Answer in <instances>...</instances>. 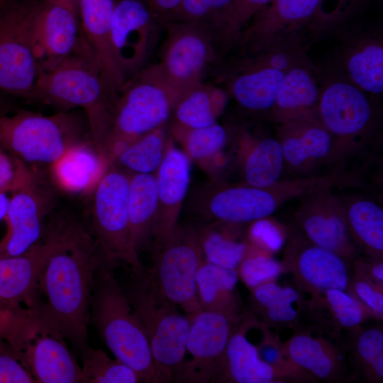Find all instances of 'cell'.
Segmentation results:
<instances>
[{
  "instance_id": "cell-3",
  "label": "cell",
  "mask_w": 383,
  "mask_h": 383,
  "mask_svg": "<svg viewBox=\"0 0 383 383\" xmlns=\"http://www.w3.org/2000/svg\"><path fill=\"white\" fill-rule=\"evenodd\" d=\"M112 267L106 262L96 271L90 322L115 357L133 370L143 382L160 383L145 328L115 279Z\"/></svg>"
},
{
  "instance_id": "cell-28",
  "label": "cell",
  "mask_w": 383,
  "mask_h": 383,
  "mask_svg": "<svg viewBox=\"0 0 383 383\" xmlns=\"http://www.w3.org/2000/svg\"><path fill=\"white\" fill-rule=\"evenodd\" d=\"M284 73L243 60L229 82L230 89L238 103L247 110L271 109L275 104Z\"/></svg>"
},
{
  "instance_id": "cell-44",
  "label": "cell",
  "mask_w": 383,
  "mask_h": 383,
  "mask_svg": "<svg viewBox=\"0 0 383 383\" xmlns=\"http://www.w3.org/2000/svg\"><path fill=\"white\" fill-rule=\"evenodd\" d=\"M237 271L238 276L250 289L262 284L274 282L282 273L286 272L283 263L265 252L255 254L247 252Z\"/></svg>"
},
{
  "instance_id": "cell-25",
  "label": "cell",
  "mask_w": 383,
  "mask_h": 383,
  "mask_svg": "<svg viewBox=\"0 0 383 383\" xmlns=\"http://www.w3.org/2000/svg\"><path fill=\"white\" fill-rule=\"evenodd\" d=\"M320 92L306 65H296L285 72L273 108V116L281 123L317 120Z\"/></svg>"
},
{
  "instance_id": "cell-54",
  "label": "cell",
  "mask_w": 383,
  "mask_h": 383,
  "mask_svg": "<svg viewBox=\"0 0 383 383\" xmlns=\"http://www.w3.org/2000/svg\"><path fill=\"white\" fill-rule=\"evenodd\" d=\"M6 194V192H0V221L5 220L6 215L10 199Z\"/></svg>"
},
{
  "instance_id": "cell-18",
  "label": "cell",
  "mask_w": 383,
  "mask_h": 383,
  "mask_svg": "<svg viewBox=\"0 0 383 383\" xmlns=\"http://www.w3.org/2000/svg\"><path fill=\"white\" fill-rule=\"evenodd\" d=\"M282 263L286 272L293 275L297 289L310 297L329 289L347 291L352 276L348 262L299 233L289 238Z\"/></svg>"
},
{
  "instance_id": "cell-22",
  "label": "cell",
  "mask_w": 383,
  "mask_h": 383,
  "mask_svg": "<svg viewBox=\"0 0 383 383\" xmlns=\"http://www.w3.org/2000/svg\"><path fill=\"white\" fill-rule=\"evenodd\" d=\"M82 35L93 52L110 90L116 96L126 81L111 40L113 0H77Z\"/></svg>"
},
{
  "instance_id": "cell-45",
  "label": "cell",
  "mask_w": 383,
  "mask_h": 383,
  "mask_svg": "<svg viewBox=\"0 0 383 383\" xmlns=\"http://www.w3.org/2000/svg\"><path fill=\"white\" fill-rule=\"evenodd\" d=\"M38 182L30 166L0 145V192L13 193Z\"/></svg>"
},
{
  "instance_id": "cell-20",
  "label": "cell",
  "mask_w": 383,
  "mask_h": 383,
  "mask_svg": "<svg viewBox=\"0 0 383 383\" xmlns=\"http://www.w3.org/2000/svg\"><path fill=\"white\" fill-rule=\"evenodd\" d=\"M50 199L38 182L13 193L4 220L8 230L0 243V257L21 255L42 240Z\"/></svg>"
},
{
  "instance_id": "cell-2",
  "label": "cell",
  "mask_w": 383,
  "mask_h": 383,
  "mask_svg": "<svg viewBox=\"0 0 383 383\" xmlns=\"http://www.w3.org/2000/svg\"><path fill=\"white\" fill-rule=\"evenodd\" d=\"M118 96L109 89L84 39L72 54L50 71H39L26 99L59 111L81 109L87 118L93 144L107 162V148Z\"/></svg>"
},
{
  "instance_id": "cell-9",
  "label": "cell",
  "mask_w": 383,
  "mask_h": 383,
  "mask_svg": "<svg viewBox=\"0 0 383 383\" xmlns=\"http://www.w3.org/2000/svg\"><path fill=\"white\" fill-rule=\"evenodd\" d=\"M40 1L6 0L0 4V91L25 100L40 71L31 28Z\"/></svg>"
},
{
  "instance_id": "cell-31",
  "label": "cell",
  "mask_w": 383,
  "mask_h": 383,
  "mask_svg": "<svg viewBox=\"0 0 383 383\" xmlns=\"http://www.w3.org/2000/svg\"><path fill=\"white\" fill-rule=\"evenodd\" d=\"M251 301L261 323L269 328L295 329L299 326L301 312L306 306L298 289L282 287L274 282L251 289Z\"/></svg>"
},
{
  "instance_id": "cell-50",
  "label": "cell",
  "mask_w": 383,
  "mask_h": 383,
  "mask_svg": "<svg viewBox=\"0 0 383 383\" xmlns=\"http://www.w3.org/2000/svg\"><path fill=\"white\" fill-rule=\"evenodd\" d=\"M24 306H11L0 299V340H6L13 331Z\"/></svg>"
},
{
  "instance_id": "cell-51",
  "label": "cell",
  "mask_w": 383,
  "mask_h": 383,
  "mask_svg": "<svg viewBox=\"0 0 383 383\" xmlns=\"http://www.w3.org/2000/svg\"><path fill=\"white\" fill-rule=\"evenodd\" d=\"M153 14L163 26L171 21L182 0H146Z\"/></svg>"
},
{
  "instance_id": "cell-47",
  "label": "cell",
  "mask_w": 383,
  "mask_h": 383,
  "mask_svg": "<svg viewBox=\"0 0 383 383\" xmlns=\"http://www.w3.org/2000/svg\"><path fill=\"white\" fill-rule=\"evenodd\" d=\"M248 238L255 248L273 253L283 248L286 234L277 223L263 218L252 222L249 228Z\"/></svg>"
},
{
  "instance_id": "cell-8",
  "label": "cell",
  "mask_w": 383,
  "mask_h": 383,
  "mask_svg": "<svg viewBox=\"0 0 383 383\" xmlns=\"http://www.w3.org/2000/svg\"><path fill=\"white\" fill-rule=\"evenodd\" d=\"M131 173L110 165L91 192V218L87 224L109 265L124 262L134 274L144 268L133 244L129 215Z\"/></svg>"
},
{
  "instance_id": "cell-19",
  "label": "cell",
  "mask_w": 383,
  "mask_h": 383,
  "mask_svg": "<svg viewBox=\"0 0 383 383\" xmlns=\"http://www.w3.org/2000/svg\"><path fill=\"white\" fill-rule=\"evenodd\" d=\"M155 177L157 209L151 245L154 254L177 226L191 178V159L184 150L174 146L171 138Z\"/></svg>"
},
{
  "instance_id": "cell-26",
  "label": "cell",
  "mask_w": 383,
  "mask_h": 383,
  "mask_svg": "<svg viewBox=\"0 0 383 383\" xmlns=\"http://www.w3.org/2000/svg\"><path fill=\"white\" fill-rule=\"evenodd\" d=\"M91 140L70 148L52 164L51 174L54 182L65 192H91L108 167Z\"/></svg>"
},
{
  "instance_id": "cell-32",
  "label": "cell",
  "mask_w": 383,
  "mask_h": 383,
  "mask_svg": "<svg viewBox=\"0 0 383 383\" xmlns=\"http://www.w3.org/2000/svg\"><path fill=\"white\" fill-rule=\"evenodd\" d=\"M235 0H182L170 21L199 25L214 40L218 50L236 43L233 28Z\"/></svg>"
},
{
  "instance_id": "cell-21",
  "label": "cell",
  "mask_w": 383,
  "mask_h": 383,
  "mask_svg": "<svg viewBox=\"0 0 383 383\" xmlns=\"http://www.w3.org/2000/svg\"><path fill=\"white\" fill-rule=\"evenodd\" d=\"M318 116L332 135L352 139L368 129L372 121L371 104L362 90L355 84L335 81L320 94Z\"/></svg>"
},
{
  "instance_id": "cell-41",
  "label": "cell",
  "mask_w": 383,
  "mask_h": 383,
  "mask_svg": "<svg viewBox=\"0 0 383 383\" xmlns=\"http://www.w3.org/2000/svg\"><path fill=\"white\" fill-rule=\"evenodd\" d=\"M81 383H137L141 377L130 367L101 349L85 346L81 350Z\"/></svg>"
},
{
  "instance_id": "cell-46",
  "label": "cell",
  "mask_w": 383,
  "mask_h": 383,
  "mask_svg": "<svg viewBox=\"0 0 383 383\" xmlns=\"http://www.w3.org/2000/svg\"><path fill=\"white\" fill-rule=\"evenodd\" d=\"M383 284L362 276L352 277L347 292L360 304L369 316L382 319Z\"/></svg>"
},
{
  "instance_id": "cell-15",
  "label": "cell",
  "mask_w": 383,
  "mask_h": 383,
  "mask_svg": "<svg viewBox=\"0 0 383 383\" xmlns=\"http://www.w3.org/2000/svg\"><path fill=\"white\" fill-rule=\"evenodd\" d=\"M161 26L146 0H113L111 40L126 80L145 67Z\"/></svg>"
},
{
  "instance_id": "cell-35",
  "label": "cell",
  "mask_w": 383,
  "mask_h": 383,
  "mask_svg": "<svg viewBox=\"0 0 383 383\" xmlns=\"http://www.w3.org/2000/svg\"><path fill=\"white\" fill-rule=\"evenodd\" d=\"M226 101V94L220 88L203 81L197 82L179 96L172 111V123L192 128L213 125Z\"/></svg>"
},
{
  "instance_id": "cell-42",
  "label": "cell",
  "mask_w": 383,
  "mask_h": 383,
  "mask_svg": "<svg viewBox=\"0 0 383 383\" xmlns=\"http://www.w3.org/2000/svg\"><path fill=\"white\" fill-rule=\"evenodd\" d=\"M170 133L182 144L189 157L196 162H206L214 157L227 140L224 128L217 123L197 128L172 123Z\"/></svg>"
},
{
  "instance_id": "cell-1",
  "label": "cell",
  "mask_w": 383,
  "mask_h": 383,
  "mask_svg": "<svg viewBox=\"0 0 383 383\" xmlns=\"http://www.w3.org/2000/svg\"><path fill=\"white\" fill-rule=\"evenodd\" d=\"M43 239L48 252L38 274L33 306L43 309L81 350L87 345L95 275L108 262L87 225L71 213L51 216Z\"/></svg>"
},
{
  "instance_id": "cell-43",
  "label": "cell",
  "mask_w": 383,
  "mask_h": 383,
  "mask_svg": "<svg viewBox=\"0 0 383 383\" xmlns=\"http://www.w3.org/2000/svg\"><path fill=\"white\" fill-rule=\"evenodd\" d=\"M200 233L205 261L224 268L237 270L249 248L245 243L236 241L213 229L201 231Z\"/></svg>"
},
{
  "instance_id": "cell-17",
  "label": "cell",
  "mask_w": 383,
  "mask_h": 383,
  "mask_svg": "<svg viewBox=\"0 0 383 383\" xmlns=\"http://www.w3.org/2000/svg\"><path fill=\"white\" fill-rule=\"evenodd\" d=\"M84 40L77 6L41 0L31 28V43L40 71H50Z\"/></svg>"
},
{
  "instance_id": "cell-16",
  "label": "cell",
  "mask_w": 383,
  "mask_h": 383,
  "mask_svg": "<svg viewBox=\"0 0 383 383\" xmlns=\"http://www.w3.org/2000/svg\"><path fill=\"white\" fill-rule=\"evenodd\" d=\"M287 358L313 379L327 382L351 380L356 376L352 357L343 339L336 338L315 326L302 328L283 344Z\"/></svg>"
},
{
  "instance_id": "cell-11",
  "label": "cell",
  "mask_w": 383,
  "mask_h": 383,
  "mask_svg": "<svg viewBox=\"0 0 383 383\" xmlns=\"http://www.w3.org/2000/svg\"><path fill=\"white\" fill-rule=\"evenodd\" d=\"M323 0H272L255 14L238 40L246 53L257 55L296 45L301 32L337 18L322 9Z\"/></svg>"
},
{
  "instance_id": "cell-34",
  "label": "cell",
  "mask_w": 383,
  "mask_h": 383,
  "mask_svg": "<svg viewBox=\"0 0 383 383\" xmlns=\"http://www.w3.org/2000/svg\"><path fill=\"white\" fill-rule=\"evenodd\" d=\"M340 201L349 233L356 247L362 249L371 258L382 259V209L367 197L340 199Z\"/></svg>"
},
{
  "instance_id": "cell-4",
  "label": "cell",
  "mask_w": 383,
  "mask_h": 383,
  "mask_svg": "<svg viewBox=\"0 0 383 383\" xmlns=\"http://www.w3.org/2000/svg\"><path fill=\"white\" fill-rule=\"evenodd\" d=\"M87 140L91 138L87 118L70 111L50 116L19 111L0 116V145L30 167L51 166Z\"/></svg>"
},
{
  "instance_id": "cell-10",
  "label": "cell",
  "mask_w": 383,
  "mask_h": 383,
  "mask_svg": "<svg viewBox=\"0 0 383 383\" xmlns=\"http://www.w3.org/2000/svg\"><path fill=\"white\" fill-rule=\"evenodd\" d=\"M154 257L150 277L163 296L192 318L202 310L196 284L204 260L200 231L177 226Z\"/></svg>"
},
{
  "instance_id": "cell-49",
  "label": "cell",
  "mask_w": 383,
  "mask_h": 383,
  "mask_svg": "<svg viewBox=\"0 0 383 383\" xmlns=\"http://www.w3.org/2000/svg\"><path fill=\"white\" fill-rule=\"evenodd\" d=\"M272 0H235L233 21L234 34L239 40L243 27Z\"/></svg>"
},
{
  "instance_id": "cell-6",
  "label": "cell",
  "mask_w": 383,
  "mask_h": 383,
  "mask_svg": "<svg viewBox=\"0 0 383 383\" xmlns=\"http://www.w3.org/2000/svg\"><path fill=\"white\" fill-rule=\"evenodd\" d=\"M134 275L126 294L145 328L159 382H175L185 359L192 318L162 296L148 272Z\"/></svg>"
},
{
  "instance_id": "cell-55",
  "label": "cell",
  "mask_w": 383,
  "mask_h": 383,
  "mask_svg": "<svg viewBox=\"0 0 383 383\" xmlns=\"http://www.w3.org/2000/svg\"><path fill=\"white\" fill-rule=\"evenodd\" d=\"M72 4L77 6V0H45Z\"/></svg>"
},
{
  "instance_id": "cell-48",
  "label": "cell",
  "mask_w": 383,
  "mask_h": 383,
  "mask_svg": "<svg viewBox=\"0 0 383 383\" xmlns=\"http://www.w3.org/2000/svg\"><path fill=\"white\" fill-rule=\"evenodd\" d=\"M0 383H36L11 346L0 340Z\"/></svg>"
},
{
  "instance_id": "cell-13",
  "label": "cell",
  "mask_w": 383,
  "mask_h": 383,
  "mask_svg": "<svg viewBox=\"0 0 383 383\" xmlns=\"http://www.w3.org/2000/svg\"><path fill=\"white\" fill-rule=\"evenodd\" d=\"M241 318L206 310L193 316L186 345L190 358L184 360L175 382H214L223 367L230 338Z\"/></svg>"
},
{
  "instance_id": "cell-36",
  "label": "cell",
  "mask_w": 383,
  "mask_h": 383,
  "mask_svg": "<svg viewBox=\"0 0 383 383\" xmlns=\"http://www.w3.org/2000/svg\"><path fill=\"white\" fill-rule=\"evenodd\" d=\"M238 277L235 269L224 268L204 260L196 276L197 295L202 310L239 315L235 292Z\"/></svg>"
},
{
  "instance_id": "cell-23",
  "label": "cell",
  "mask_w": 383,
  "mask_h": 383,
  "mask_svg": "<svg viewBox=\"0 0 383 383\" xmlns=\"http://www.w3.org/2000/svg\"><path fill=\"white\" fill-rule=\"evenodd\" d=\"M253 317H242L228 344L223 367L214 382L271 383L291 380L283 372L264 362L257 346L247 338Z\"/></svg>"
},
{
  "instance_id": "cell-52",
  "label": "cell",
  "mask_w": 383,
  "mask_h": 383,
  "mask_svg": "<svg viewBox=\"0 0 383 383\" xmlns=\"http://www.w3.org/2000/svg\"><path fill=\"white\" fill-rule=\"evenodd\" d=\"M370 0H338L336 9L333 13L342 16L357 11Z\"/></svg>"
},
{
  "instance_id": "cell-37",
  "label": "cell",
  "mask_w": 383,
  "mask_h": 383,
  "mask_svg": "<svg viewBox=\"0 0 383 383\" xmlns=\"http://www.w3.org/2000/svg\"><path fill=\"white\" fill-rule=\"evenodd\" d=\"M353 84L371 94L383 91V47L378 40L365 39L354 45L345 60Z\"/></svg>"
},
{
  "instance_id": "cell-12",
  "label": "cell",
  "mask_w": 383,
  "mask_h": 383,
  "mask_svg": "<svg viewBox=\"0 0 383 383\" xmlns=\"http://www.w3.org/2000/svg\"><path fill=\"white\" fill-rule=\"evenodd\" d=\"M165 36L155 65L167 82L180 95L202 81L219 50L211 37L197 24L173 21L165 23Z\"/></svg>"
},
{
  "instance_id": "cell-27",
  "label": "cell",
  "mask_w": 383,
  "mask_h": 383,
  "mask_svg": "<svg viewBox=\"0 0 383 383\" xmlns=\"http://www.w3.org/2000/svg\"><path fill=\"white\" fill-rule=\"evenodd\" d=\"M305 309L315 326L338 339H343V331L361 326L369 316L347 291L341 289H329L311 296Z\"/></svg>"
},
{
  "instance_id": "cell-40",
  "label": "cell",
  "mask_w": 383,
  "mask_h": 383,
  "mask_svg": "<svg viewBox=\"0 0 383 383\" xmlns=\"http://www.w3.org/2000/svg\"><path fill=\"white\" fill-rule=\"evenodd\" d=\"M284 164L279 141L267 138L257 142L248 153L243 167L246 184L267 187L279 181Z\"/></svg>"
},
{
  "instance_id": "cell-14",
  "label": "cell",
  "mask_w": 383,
  "mask_h": 383,
  "mask_svg": "<svg viewBox=\"0 0 383 383\" xmlns=\"http://www.w3.org/2000/svg\"><path fill=\"white\" fill-rule=\"evenodd\" d=\"M331 186L319 187L301 196L295 219L306 240L351 263L357 259L358 249L349 233L343 205L331 192Z\"/></svg>"
},
{
  "instance_id": "cell-29",
  "label": "cell",
  "mask_w": 383,
  "mask_h": 383,
  "mask_svg": "<svg viewBox=\"0 0 383 383\" xmlns=\"http://www.w3.org/2000/svg\"><path fill=\"white\" fill-rule=\"evenodd\" d=\"M280 138L284 163L295 168L323 160L332 150V135L318 123L291 121L282 123Z\"/></svg>"
},
{
  "instance_id": "cell-5",
  "label": "cell",
  "mask_w": 383,
  "mask_h": 383,
  "mask_svg": "<svg viewBox=\"0 0 383 383\" xmlns=\"http://www.w3.org/2000/svg\"><path fill=\"white\" fill-rule=\"evenodd\" d=\"M179 96L155 64L129 77L116 101L107 148L109 165L133 140L165 125Z\"/></svg>"
},
{
  "instance_id": "cell-56",
  "label": "cell",
  "mask_w": 383,
  "mask_h": 383,
  "mask_svg": "<svg viewBox=\"0 0 383 383\" xmlns=\"http://www.w3.org/2000/svg\"><path fill=\"white\" fill-rule=\"evenodd\" d=\"M6 0H0V4H2Z\"/></svg>"
},
{
  "instance_id": "cell-33",
  "label": "cell",
  "mask_w": 383,
  "mask_h": 383,
  "mask_svg": "<svg viewBox=\"0 0 383 383\" xmlns=\"http://www.w3.org/2000/svg\"><path fill=\"white\" fill-rule=\"evenodd\" d=\"M204 202L206 214L218 221L243 223L266 218L260 187L248 184L222 187L213 190Z\"/></svg>"
},
{
  "instance_id": "cell-53",
  "label": "cell",
  "mask_w": 383,
  "mask_h": 383,
  "mask_svg": "<svg viewBox=\"0 0 383 383\" xmlns=\"http://www.w3.org/2000/svg\"><path fill=\"white\" fill-rule=\"evenodd\" d=\"M14 98L0 91V116L10 113L12 108V99Z\"/></svg>"
},
{
  "instance_id": "cell-7",
  "label": "cell",
  "mask_w": 383,
  "mask_h": 383,
  "mask_svg": "<svg viewBox=\"0 0 383 383\" xmlns=\"http://www.w3.org/2000/svg\"><path fill=\"white\" fill-rule=\"evenodd\" d=\"M37 383L80 382L81 367L66 338L40 307H24L6 340Z\"/></svg>"
},
{
  "instance_id": "cell-38",
  "label": "cell",
  "mask_w": 383,
  "mask_h": 383,
  "mask_svg": "<svg viewBox=\"0 0 383 383\" xmlns=\"http://www.w3.org/2000/svg\"><path fill=\"white\" fill-rule=\"evenodd\" d=\"M165 126L166 124L161 126L133 140L118 153L111 165L131 174H155L170 139Z\"/></svg>"
},
{
  "instance_id": "cell-39",
  "label": "cell",
  "mask_w": 383,
  "mask_h": 383,
  "mask_svg": "<svg viewBox=\"0 0 383 383\" xmlns=\"http://www.w3.org/2000/svg\"><path fill=\"white\" fill-rule=\"evenodd\" d=\"M345 346L352 354L356 375L361 372L369 382L383 379V332L379 326H359L348 332Z\"/></svg>"
},
{
  "instance_id": "cell-30",
  "label": "cell",
  "mask_w": 383,
  "mask_h": 383,
  "mask_svg": "<svg viewBox=\"0 0 383 383\" xmlns=\"http://www.w3.org/2000/svg\"><path fill=\"white\" fill-rule=\"evenodd\" d=\"M128 205L132 241L139 255L152 245L157 209L155 174H131Z\"/></svg>"
},
{
  "instance_id": "cell-24",
  "label": "cell",
  "mask_w": 383,
  "mask_h": 383,
  "mask_svg": "<svg viewBox=\"0 0 383 383\" xmlns=\"http://www.w3.org/2000/svg\"><path fill=\"white\" fill-rule=\"evenodd\" d=\"M48 252L42 240L25 252L0 257V299L11 306L31 307L35 301L39 272Z\"/></svg>"
}]
</instances>
